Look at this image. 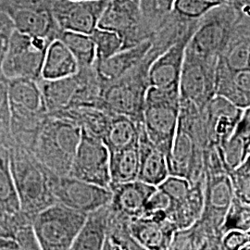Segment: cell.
<instances>
[{"label":"cell","mask_w":250,"mask_h":250,"mask_svg":"<svg viewBox=\"0 0 250 250\" xmlns=\"http://www.w3.org/2000/svg\"><path fill=\"white\" fill-rule=\"evenodd\" d=\"M0 145L9 147L12 139L9 130V107L8 80L0 76Z\"/></svg>","instance_id":"obj_37"},{"label":"cell","mask_w":250,"mask_h":250,"mask_svg":"<svg viewBox=\"0 0 250 250\" xmlns=\"http://www.w3.org/2000/svg\"><path fill=\"white\" fill-rule=\"evenodd\" d=\"M51 41L45 37L27 36L14 29L1 64L3 77L6 80H40L45 51Z\"/></svg>","instance_id":"obj_7"},{"label":"cell","mask_w":250,"mask_h":250,"mask_svg":"<svg viewBox=\"0 0 250 250\" xmlns=\"http://www.w3.org/2000/svg\"><path fill=\"white\" fill-rule=\"evenodd\" d=\"M14 31V25L9 15L0 12V76L1 64L9 46V39Z\"/></svg>","instance_id":"obj_41"},{"label":"cell","mask_w":250,"mask_h":250,"mask_svg":"<svg viewBox=\"0 0 250 250\" xmlns=\"http://www.w3.org/2000/svg\"><path fill=\"white\" fill-rule=\"evenodd\" d=\"M9 130L12 145L32 151L48 112L38 81L8 80Z\"/></svg>","instance_id":"obj_1"},{"label":"cell","mask_w":250,"mask_h":250,"mask_svg":"<svg viewBox=\"0 0 250 250\" xmlns=\"http://www.w3.org/2000/svg\"><path fill=\"white\" fill-rule=\"evenodd\" d=\"M9 167L18 193L21 211L33 222L37 213L55 203L51 191V171L34 153L22 146L9 147Z\"/></svg>","instance_id":"obj_2"},{"label":"cell","mask_w":250,"mask_h":250,"mask_svg":"<svg viewBox=\"0 0 250 250\" xmlns=\"http://www.w3.org/2000/svg\"><path fill=\"white\" fill-rule=\"evenodd\" d=\"M250 232L230 230L224 232L222 237V250H250Z\"/></svg>","instance_id":"obj_39"},{"label":"cell","mask_w":250,"mask_h":250,"mask_svg":"<svg viewBox=\"0 0 250 250\" xmlns=\"http://www.w3.org/2000/svg\"><path fill=\"white\" fill-rule=\"evenodd\" d=\"M108 0H59L52 10L61 31L91 35L98 27L99 18Z\"/></svg>","instance_id":"obj_12"},{"label":"cell","mask_w":250,"mask_h":250,"mask_svg":"<svg viewBox=\"0 0 250 250\" xmlns=\"http://www.w3.org/2000/svg\"><path fill=\"white\" fill-rule=\"evenodd\" d=\"M153 45V39L125 48L101 62H95L94 70L101 87L118 80L145 59Z\"/></svg>","instance_id":"obj_17"},{"label":"cell","mask_w":250,"mask_h":250,"mask_svg":"<svg viewBox=\"0 0 250 250\" xmlns=\"http://www.w3.org/2000/svg\"><path fill=\"white\" fill-rule=\"evenodd\" d=\"M130 231L143 250H170L177 229L165 211L130 220Z\"/></svg>","instance_id":"obj_16"},{"label":"cell","mask_w":250,"mask_h":250,"mask_svg":"<svg viewBox=\"0 0 250 250\" xmlns=\"http://www.w3.org/2000/svg\"><path fill=\"white\" fill-rule=\"evenodd\" d=\"M108 214L109 203L88 212L71 250H103L107 233Z\"/></svg>","instance_id":"obj_25"},{"label":"cell","mask_w":250,"mask_h":250,"mask_svg":"<svg viewBox=\"0 0 250 250\" xmlns=\"http://www.w3.org/2000/svg\"><path fill=\"white\" fill-rule=\"evenodd\" d=\"M82 83L83 74L80 71L66 78L38 81L48 114H55L71 107Z\"/></svg>","instance_id":"obj_22"},{"label":"cell","mask_w":250,"mask_h":250,"mask_svg":"<svg viewBox=\"0 0 250 250\" xmlns=\"http://www.w3.org/2000/svg\"><path fill=\"white\" fill-rule=\"evenodd\" d=\"M233 197L250 204V157L229 174Z\"/></svg>","instance_id":"obj_36"},{"label":"cell","mask_w":250,"mask_h":250,"mask_svg":"<svg viewBox=\"0 0 250 250\" xmlns=\"http://www.w3.org/2000/svg\"><path fill=\"white\" fill-rule=\"evenodd\" d=\"M51 191L56 202L85 213L107 205L111 199L109 189L70 175H57L53 172Z\"/></svg>","instance_id":"obj_11"},{"label":"cell","mask_w":250,"mask_h":250,"mask_svg":"<svg viewBox=\"0 0 250 250\" xmlns=\"http://www.w3.org/2000/svg\"><path fill=\"white\" fill-rule=\"evenodd\" d=\"M32 223L21 211L18 193L9 167V147L0 145V235L10 237L14 228Z\"/></svg>","instance_id":"obj_14"},{"label":"cell","mask_w":250,"mask_h":250,"mask_svg":"<svg viewBox=\"0 0 250 250\" xmlns=\"http://www.w3.org/2000/svg\"><path fill=\"white\" fill-rule=\"evenodd\" d=\"M218 147L227 174L250 157V107L244 110L231 136Z\"/></svg>","instance_id":"obj_21"},{"label":"cell","mask_w":250,"mask_h":250,"mask_svg":"<svg viewBox=\"0 0 250 250\" xmlns=\"http://www.w3.org/2000/svg\"><path fill=\"white\" fill-rule=\"evenodd\" d=\"M219 60L232 71H250V17L234 29Z\"/></svg>","instance_id":"obj_27"},{"label":"cell","mask_w":250,"mask_h":250,"mask_svg":"<svg viewBox=\"0 0 250 250\" xmlns=\"http://www.w3.org/2000/svg\"><path fill=\"white\" fill-rule=\"evenodd\" d=\"M14 29L27 36L45 37L53 40L61 31H56L57 23L52 12L37 8H21L9 15Z\"/></svg>","instance_id":"obj_23"},{"label":"cell","mask_w":250,"mask_h":250,"mask_svg":"<svg viewBox=\"0 0 250 250\" xmlns=\"http://www.w3.org/2000/svg\"><path fill=\"white\" fill-rule=\"evenodd\" d=\"M175 0H139L142 16L153 36L166 24L172 13Z\"/></svg>","instance_id":"obj_33"},{"label":"cell","mask_w":250,"mask_h":250,"mask_svg":"<svg viewBox=\"0 0 250 250\" xmlns=\"http://www.w3.org/2000/svg\"><path fill=\"white\" fill-rule=\"evenodd\" d=\"M79 72L74 56L60 38L53 39L46 48L41 79L57 80L72 76Z\"/></svg>","instance_id":"obj_26"},{"label":"cell","mask_w":250,"mask_h":250,"mask_svg":"<svg viewBox=\"0 0 250 250\" xmlns=\"http://www.w3.org/2000/svg\"><path fill=\"white\" fill-rule=\"evenodd\" d=\"M90 36L96 46V62L104 61L125 48L123 38L112 31L97 27Z\"/></svg>","instance_id":"obj_34"},{"label":"cell","mask_w":250,"mask_h":250,"mask_svg":"<svg viewBox=\"0 0 250 250\" xmlns=\"http://www.w3.org/2000/svg\"><path fill=\"white\" fill-rule=\"evenodd\" d=\"M244 110L220 96H214L203 108L208 145L221 146L234 131Z\"/></svg>","instance_id":"obj_15"},{"label":"cell","mask_w":250,"mask_h":250,"mask_svg":"<svg viewBox=\"0 0 250 250\" xmlns=\"http://www.w3.org/2000/svg\"><path fill=\"white\" fill-rule=\"evenodd\" d=\"M250 3V0H175L172 13L183 20L197 21L217 7Z\"/></svg>","instance_id":"obj_32"},{"label":"cell","mask_w":250,"mask_h":250,"mask_svg":"<svg viewBox=\"0 0 250 250\" xmlns=\"http://www.w3.org/2000/svg\"><path fill=\"white\" fill-rule=\"evenodd\" d=\"M179 90L148 86L144 105L142 125L148 139L170 158L178 126Z\"/></svg>","instance_id":"obj_5"},{"label":"cell","mask_w":250,"mask_h":250,"mask_svg":"<svg viewBox=\"0 0 250 250\" xmlns=\"http://www.w3.org/2000/svg\"><path fill=\"white\" fill-rule=\"evenodd\" d=\"M163 51L152 45L143 61L118 80L104 85L101 91L102 108L108 113L122 114L142 124L147 72L152 62Z\"/></svg>","instance_id":"obj_4"},{"label":"cell","mask_w":250,"mask_h":250,"mask_svg":"<svg viewBox=\"0 0 250 250\" xmlns=\"http://www.w3.org/2000/svg\"><path fill=\"white\" fill-rule=\"evenodd\" d=\"M98 28L118 34L124 40L125 48L154 38L137 0H108L99 18Z\"/></svg>","instance_id":"obj_8"},{"label":"cell","mask_w":250,"mask_h":250,"mask_svg":"<svg viewBox=\"0 0 250 250\" xmlns=\"http://www.w3.org/2000/svg\"><path fill=\"white\" fill-rule=\"evenodd\" d=\"M80 126L66 118L49 115L36 137L32 152L49 171L68 175L80 143Z\"/></svg>","instance_id":"obj_3"},{"label":"cell","mask_w":250,"mask_h":250,"mask_svg":"<svg viewBox=\"0 0 250 250\" xmlns=\"http://www.w3.org/2000/svg\"><path fill=\"white\" fill-rule=\"evenodd\" d=\"M230 230L250 231V204L244 203L235 197H232L222 225L223 233Z\"/></svg>","instance_id":"obj_35"},{"label":"cell","mask_w":250,"mask_h":250,"mask_svg":"<svg viewBox=\"0 0 250 250\" xmlns=\"http://www.w3.org/2000/svg\"><path fill=\"white\" fill-rule=\"evenodd\" d=\"M197 22L198 21L152 62L147 72L149 86L179 90L186 48Z\"/></svg>","instance_id":"obj_13"},{"label":"cell","mask_w":250,"mask_h":250,"mask_svg":"<svg viewBox=\"0 0 250 250\" xmlns=\"http://www.w3.org/2000/svg\"><path fill=\"white\" fill-rule=\"evenodd\" d=\"M68 175L109 189V152L101 138L82 130L80 143Z\"/></svg>","instance_id":"obj_10"},{"label":"cell","mask_w":250,"mask_h":250,"mask_svg":"<svg viewBox=\"0 0 250 250\" xmlns=\"http://www.w3.org/2000/svg\"><path fill=\"white\" fill-rule=\"evenodd\" d=\"M205 177L191 185L188 196L177 203H170L167 217L175 225L177 231L195 224L200 218L204 205Z\"/></svg>","instance_id":"obj_24"},{"label":"cell","mask_w":250,"mask_h":250,"mask_svg":"<svg viewBox=\"0 0 250 250\" xmlns=\"http://www.w3.org/2000/svg\"><path fill=\"white\" fill-rule=\"evenodd\" d=\"M138 152L139 170L137 180L157 188L170 175L168 161L165 154L148 139L142 125L138 137Z\"/></svg>","instance_id":"obj_20"},{"label":"cell","mask_w":250,"mask_h":250,"mask_svg":"<svg viewBox=\"0 0 250 250\" xmlns=\"http://www.w3.org/2000/svg\"><path fill=\"white\" fill-rule=\"evenodd\" d=\"M87 213L55 202L33 219V227L41 250L72 249Z\"/></svg>","instance_id":"obj_6"},{"label":"cell","mask_w":250,"mask_h":250,"mask_svg":"<svg viewBox=\"0 0 250 250\" xmlns=\"http://www.w3.org/2000/svg\"><path fill=\"white\" fill-rule=\"evenodd\" d=\"M156 189V187L139 180L111 186L110 208L129 219L140 217L143 215L147 199Z\"/></svg>","instance_id":"obj_18"},{"label":"cell","mask_w":250,"mask_h":250,"mask_svg":"<svg viewBox=\"0 0 250 250\" xmlns=\"http://www.w3.org/2000/svg\"><path fill=\"white\" fill-rule=\"evenodd\" d=\"M12 238L18 245L19 250H41L33 224L30 222L16 226L12 232Z\"/></svg>","instance_id":"obj_38"},{"label":"cell","mask_w":250,"mask_h":250,"mask_svg":"<svg viewBox=\"0 0 250 250\" xmlns=\"http://www.w3.org/2000/svg\"><path fill=\"white\" fill-rule=\"evenodd\" d=\"M60 38L74 56L79 70L89 69L96 62V46L90 35L72 31H61Z\"/></svg>","instance_id":"obj_31"},{"label":"cell","mask_w":250,"mask_h":250,"mask_svg":"<svg viewBox=\"0 0 250 250\" xmlns=\"http://www.w3.org/2000/svg\"><path fill=\"white\" fill-rule=\"evenodd\" d=\"M130 220L110 208L103 250H143L130 231Z\"/></svg>","instance_id":"obj_30"},{"label":"cell","mask_w":250,"mask_h":250,"mask_svg":"<svg viewBox=\"0 0 250 250\" xmlns=\"http://www.w3.org/2000/svg\"><path fill=\"white\" fill-rule=\"evenodd\" d=\"M218 59H205L186 49L179 82L180 99L204 108L215 96Z\"/></svg>","instance_id":"obj_9"},{"label":"cell","mask_w":250,"mask_h":250,"mask_svg":"<svg viewBox=\"0 0 250 250\" xmlns=\"http://www.w3.org/2000/svg\"><path fill=\"white\" fill-rule=\"evenodd\" d=\"M138 170V143L121 150L109 152L110 187L137 180Z\"/></svg>","instance_id":"obj_29"},{"label":"cell","mask_w":250,"mask_h":250,"mask_svg":"<svg viewBox=\"0 0 250 250\" xmlns=\"http://www.w3.org/2000/svg\"><path fill=\"white\" fill-rule=\"evenodd\" d=\"M215 96L229 100L238 107L250 106V71H232L219 59L215 72Z\"/></svg>","instance_id":"obj_19"},{"label":"cell","mask_w":250,"mask_h":250,"mask_svg":"<svg viewBox=\"0 0 250 250\" xmlns=\"http://www.w3.org/2000/svg\"><path fill=\"white\" fill-rule=\"evenodd\" d=\"M170 205V200L169 197L164 192H162L161 189L157 188L147 199L142 216L153 214L159 211L167 212Z\"/></svg>","instance_id":"obj_40"},{"label":"cell","mask_w":250,"mask_h":250,"mask_svg":"<svg viewBox=\"0 0 250 250\" xmlns=\"http://www.w3.org/2000/svg\"><path fill=\"white\" fill-rule=\"evenodd\" d=\"M141 125L125 115L109 113L102 136L108 152L121 150L138 143Z\"/></svg>","instance_id":"obj_28"},{"label":"cell","mask_w":250,"mask_h":250,"mask_svg":"<svg viewBox=\"0 0 250 250\" xmlns=\"http://www.w3.org/2000/svg\"><path fill=\"white\" fill-rule=\"evenodd\" d=\"M137 1H139V0H137Z\"/></svg>","instance_id":"obj_42"}]
</instances>
